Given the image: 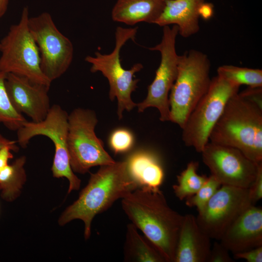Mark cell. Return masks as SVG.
I'll list each match as a JSON object with an SVG mask.
<instances>
[{"instance_id": "836d02e7", "label": "cell", "mask_w": 262, "mask_h": 262, "mask_svg": "<svg viewBox=\"0 0 262 262\" xmlns=\"http://www.w3.org/2000/svg\"><path fill=\"white\" fill-rule=\"evenodd\" d=\"M9 0H0V18L6 13Z\"/></svg>"}, {"instance_id": "4fadbf2b", "label": "cell", "mask_w": 262, "mask_h": 262, "mask_svg": "<svg viewBox=\"0 0 262 262\" xmlns=\"http://www.w3.org/2000/svg\"><path fill=\"white\" fill-rule=\"evenodd\" d=\"M201 153L211 175L221 185L248 189L262 164L252 161L236 148L209 141Z\"/></svg>"}, {"instance_id": "8fae6325", "label": "cell", "mask_w": 262, "mask_h": 262, "mask_svg": "<svg viewBox=\"0 0 262 262\" xmlns=\"http://www.w3.org/2000/svg\"><path fill=\"white\" fill-rule=\"evenodd\" d=\"M178 34L177 26H164L161 41L149 48L160 52L161 62L155 78L148 87L146 98L136 106L139 113L149 107L156 108L160 114V120L163 122L170 119L169 95L178 74L179 55L176 49Z\"/></svg>"}, {"instance_id": "ac0fdd59", "label": "cell", "mask_w": 262, "mask_h": 262, "mask_svg": "<svg viewBox=\"0 0 262 262\" xmlns=\"http://www.w3.org/2000/svg\"><path fill=\"white\" fill-rule=\"evenodd\" d=\"M130 176L139 187L158 188L162 184L164 172L158 157L152 152L138 149L125 160Z\"/></svg>"}, {"instance_id": "83f0119b", "label": "cell", "mask_w": 262, "mask_h": 262, "mask_svg": "<svg viewBox=\"0 0 262 262\" xmlns=\"http://www.w3.org/2000/svg\"><path fill=\"white\" fill-rule=\"evenodd\" d=\"M248 189L251 202L255 205L262 198V164L260 165L257 176Z\"/></svg>"}, {"instance_id": "277c9868", "label": "cell", "mask_w": 262, "mask_h": 262, "mask_svg": "<svg viewBox=\"0 0 262 262\" xmlns=\"http://www.w3.org/2000/svg\"><path fill=\"white\" fill-rule=\"evenodd\" d=\"M211 63L196 49L179 55L178 74L169 95V121L182 129L188 116L210 86Z\"/></svg>"}, {"instance_id": "5b68a950", "label": "cell", "mask_w": 262, "mask_h": 262, "mask_svg": "<svg viewBox=\"0 0 262 262\" xmlns=\"http://www.w3.org/2000/svg\"><path fill=\"white\" fill-rule=\"evenodd\" d=\"M137 31V27H117L115 32V46L112 52L103 54L96 52L94 56H87L85 58V61L91 65V72L99 71L108 79L110 85L109 98L112 101L115 98L117 100V113L119 119L122 118L125 110L130 111L137 106L132 101L131 95L137 87L139 80L133 79V77L143 66L140 63H137L130 69H125L120 59L122 47L129 40H134Z\"/></svg>"}, {"instance_id": "9c48e42d", "label": "cell", "mask_w": 262, "mask_h": 262, "mask_svg": "<svg viewBox=\"0 0 262 262\" xmlns=\"http://www.w3.org/2000/svg\"><path fill=\"white\" fill-rule=\"evenodd\" d=\"M68 115L60 105L51 106L46 117L39 122L26 121L17 131L18 144L25 147L33 137L42 135L49 138L55 147L51 168L54 177H65L69 181L68 193L79 189L81 180L75 175L70 164L67 146Z\"/></svg>"}, {"instance_id": "44dd1931", "label": "cell", "mask_w": 262, "mask_h": 262, "mask_svg": "<svg viewBox=\"0 0 262 262\" xmlns=\"http://www.w3.org/2000/svg\"><path fill=\"white\" fill-rule=\"evenodd\" d=\"M26 161L25 156H21L11 164H7L0 172L1 196L7 201L14 200L20 195L26 180L24 169Z\"/></svg>"}, {"instance_id": "d4e9b609", "label": "cell", "mask_w": 262, "mask_h": 262, "mask_svg": "<svg viewBox=\"0 0 262 262\" xmlns=\"http://www.w3.org/2000/svg\"><path fill=\"white\" fill-rule=\"evenodd\" d=\"M221 186L211 175L196 194L185 199L186 205L190 207H196L198 213L200 212Z\"/></svg>"}, {"instance_id": "7402d4cb", "label": "cell", "mask_w": 262, "mask_h": 262, "mask_svg": "<svg viewBox=\"0 0 262 262\" xmlns=\"http://www.w3.org/2000/svg\"><path fill=\"white\" fill-rule=\"evenodd\" d=\"M198 163L189 162L186 167L177 176V183L173 185L175 196L182 200L196 194L208 179L205 175H200L196 171Z\"/></svg>"}, {"instance_id": "2e32d148", "label": "cell", "mask_w": 262, "mask_h": 262, "mask_svg": "<svg viewBox=\"0 0 262 262\" xmlns=\"http://www.w3.org/2000/svg\"><path fill=\"white\" fill-rule=\"evenodd\" d=\"M211 240L198 226L196 217L191 214L183 215L174 262H208Z\"/></svg>"}, {"instance_id": "6da1fadb", "label": "cell", "mask_w": 262, "mask_h": 262, "mask_svg": "<svg viewBox=\"0 0 262 262\" xmlns=\"http://www.w3.org/2000/svg\"><path fill=\"white\" fill-rule=\"evenodd\" d=\"M128 218L156 247L165 262H174L183 215L171 209L160 188L139 187L121 198Z\"/></svg>"}, {"instance_id": "603a6c76", "label": "cell", "mask_w": 262, "mask_h": 262, "mask_svg": "<svg viewBox=\"0 0 262 262\" xmlns=\"http://www.w3.org/2000/svg\"><path fill=\"white\" fill-rule=\"evenodd\" d=\"M217 75L239 86H262V70L239 67L232 65H223L218 67Z\"/></svg>"}, {"instance_id": "5bb4252c", "label": "cell", "mask_w": 262, "mask_h": 262, "mask_svg": "<svg viewBox=\"0 0 262 262\" xmlns=\"http://www.w3.org/2000/svg\"><path fill=\"white\" fill-rule=\"evenodd\" d=\"M5 84L11 102L18 113L26 115L34 122L46 118L51 107L48 95L50 87L13 73L6 74Z\"/></svg>"}, {"instance_id": "ba28073f", "label": "cell", "mask_w": 262, "mask_h": 262, "mask_svg": "<svg viewBox=\"0 0 262 262\" xmlns=\"http://www.w3.org/2000/svg\"><path fill=\"white\" fill-rule=\"evenodd\" d=\"M240 86L216 75L209 89L192 110L182 129V140L187 147L201 153L209 142L211 131L226 103Z\"/></svg>"}, {"instance_id": "e575fe53", "label": "cell", "mask_w": 262, "mask_h": 262, "mask_svg": "<svg viewBox=\"0 0 262 262\" xmlns=\"http://www.w3.org/2000/svg\"></svg>"}, {"instance_id": "30bf717a", "label": "cell", "mask_w": 262, "mask_h": 262, "mask_svg": "<svg viewBox=\"0 0 262 262\" xmlns=\"http://www.w3.org/2000/svg\"><path fill=\"white\" fill-rule=\"evenodd\" d=\"M28 24L39 50L41 70L52 82L70 66L73 57L72 43L58 30L47 12L29 17Z\"/></svg>"}, {"instance_id": "3957f363", "label": "cell", "mask_w": 262, "mask_h": 262, "mask_svg": "<svg viewBox=\"0 0 262 262\" xmlns=\"http://www.w3.org/2000/svg\"><path fill=\"white\" fill-rule=\"evenodd\" d=\"M209 141L236 148L252 161L262 162V108L238 92L226 103Z\"/></svg>"}, {"instance_id": "1f68e13d", "label": "cell", "mask_w": 262, "mask_h": 262, "mask_svg": "<svg viewBox=\"0 0 262 262\" xmlns=\"http://www.w3.org/2000/svg\"><path fill=\"white\" fill-rule=\"evenodd\" d=\"M214 13V6L212 3L204 2L198 9L199 17L204 20H209Z\"/></svg>"}, {"instance_id": "7a4b0ae2", "label": "cell", "mask_w": 262, "mask_h": 262, "mask_svg": "<svg viewBox=\"0 0 262 262\" xmlns=\"http://www.w3.org/2000/svg\"><path fill=\"white\" fill-rule=\"evenodd\" d=\"M138 187L129 173L126 160L100 166L96 173L91 174L88 184L78 198L62 213L59 224L64 226L75 219L82 220L84 236L88 239L95 216Z\"/></svg>"}, {"instance_id": "52a82bcc", "label": "cell", "mask_w": 262, "mask_h": 262, "mask_svg": "<svg viewBox=\"0 0 262 262\" xmlns=\"http://www.w3.org/2000/svg\"><path fill=\"white\" fill-rule=\"evenodd\" d=\"M97 123L95 112L90 109L76 108L68 115L67 146L73 172L85 174L92 167L115 162L95 133Z\"/></svg>"}, {"instance_id": "f1b7e54d", "label": "cell", "mask_w": 262, "mask_h": 262, "mask_svg": "<svg viewBox=\"0 0 262 262\" xmlns=\"http://www.w3.org/2000/svg\"><path fill=\"white\" fill-rule=\"evenodd\" d=\"M239 94L262 108V86L249 87Z\"/></svg>"}, {"instance_id": "9a60e30c", "label": "cell", "mask_w": 262, "mask_h": 262, "mask_svg": "<svg viewBox=\"0 0 262 262\" xmlns=\"http://www.w3.org/2000/svg\"><path fill=\"white\" fill-rule=\"evenodd\" d=\"M219 241L233 254L262 246V208L250 206L232 222Z\"/></svg>"}, {"instance_id": "d6986e66", "label": "cell", "mask_w": 262, "mask_h": 262, "mask_svg": "<svg viewBox=\"0 0 262 262\" xmlns=\"http://www.w3.org/2000/svg\"><path fill=\"white\" fill-rule=\"evenodd\" d=\"M166 0H117L112 11V19L133 25L145 22L154 23L164 8Z\"/></svg>"}, {"instance_id": "f546056e", "label": "cell", "mask_w": 262, "mask_h": 262, "mask_svg": "<svg viewBox=\"0 0 262 262\" xmlns=\"http://www.w3.org/2000/svg\"><path fill=\"white\" fill-rule=\"evenodd\" d=\"M234 259H244L248 262H262V246L233 254Z\"/></svg>"}, {"instance_id": "d6a6232c", "label": "cell", "mask_w": 262, "mask_h": 262, "mask_svg": "<svg viewBox=\"0 0 262 262\" xmlns=\"http://www.w3.org/2000/svg\"><path fill=\"white\" fill-rule=\"evenodd\" d=\"M16 144L15 141L9 140L0 134V149L4 146H9L13 147L17 151L18 150V147Z\"/></svg>"}, {"instance_id": "e0dca14e", "label": "cell", "mask_w": 262, "mask_h": 262, "mask_svg": "<svg viewBox=\"0 0 262 262\" xmlns=\"http://www.w3.org/2000/svg\"><path fill=\"white\" fill-rule=\"evenodd\" d=\"M205 0H166L162 12L154 24L175 25L179 34L189 37L199 30L198 9Z\"/></svg>"}, {"instance_id": "8992f818", "label": "cell", "mask_w": 262, "mask_h": 262, "mask_svg": "<svg viewBox=\"0 0 262 262\" xmlns=\"http://www.w3.org/2000/svg\"><path fill=\"white\" fill-rule=\"evenodd\" d=\"M29 18L28 9L24 7L19 22L12 25L0 40V72L50 87L52 82L41 68L39 50L28 27Z\"/></svg>"}, {"instance_id": "4dcf8cb0", "label": "cell", "mask_w": 262, "mask_h": 262, "mask_svg": "<svg viewBox=\"0 0 262 262\" xmlns=\"http://www.w3.org/2000/svg\"><path fill=\"white\" fill-rule=\"evenodd\" d=\"M11 151H16L9 146H4L0 149V172L8 164L9 160L13 158Z\"/></svg>"}, {"instance_id": "7c38bea8", "label": "cell", "mask_w": 262, "mask_h": 262, "mask_svg": "<svg viewBox=\"0 0 262 262\" xmlns=\"http://www.w3.org/2000/svg\"><path fill=\"white\" fill-rule=\"evenodd\" d=\"M248 189L222 185L196 217L202 230L219 241L232 222L250 206Z\"/></svg>"}, {"instance_id": "484cf974", "label": "cell", "mask_w": 262, "mask_h": 262, "mask_svg": "<svg viewBox=\"0 0 262 262\" xmlns=\"http://www.w3.org/2000/svg\"><path fill=\"white\" fill-rule=\"evenodd\" d=\"M109 143L115 154L123 153L131 149L134 144V137L128 130L120 128L112 132Z\"/></svg>"}, {"instance_id": "ffe728a7", "label": "cell", "mask_w": 262, "mask_h": 262, "mask_svg": "<svg viewBox=\"0 0 262 262\" xmlns=\"http://www.w3.org/2000/svg\"><path fill=\"white\" fill-rule=\"evenodd\" d=\"M123 254L126 262H165L155 246L131 223L127 226Z\"/></svg>"}, {"instance_id": "cb8c5ba5", "label": "cell", "mask_w": 262, "mask_h": 262, "mask_svg": "<svg viewBox=\"0 0 262 262\" xmlns=\"http://www.w3.org/2000/svg\"><path fill=\"white\" fill-rule=\"evenodd\" d=\"M6 76V73L0 72V123L9 129L16 131L27 120L11 102L5 84Z\"/></svg>"}, {"instance_id": "4316f807", "label": "cell", "mask_w": 262, "mask_h": 262, "mask_svg": "<svg viewBox=\"0 0 262 262\" xmlns=\"http://www.w3.org/2000/svg\"><path fill=\"white\" fill-rule=\"evenodd\" d=\"M229 251L219 241H214L212 246L208 262H232Z\"/></svg>"}]
</instances>
